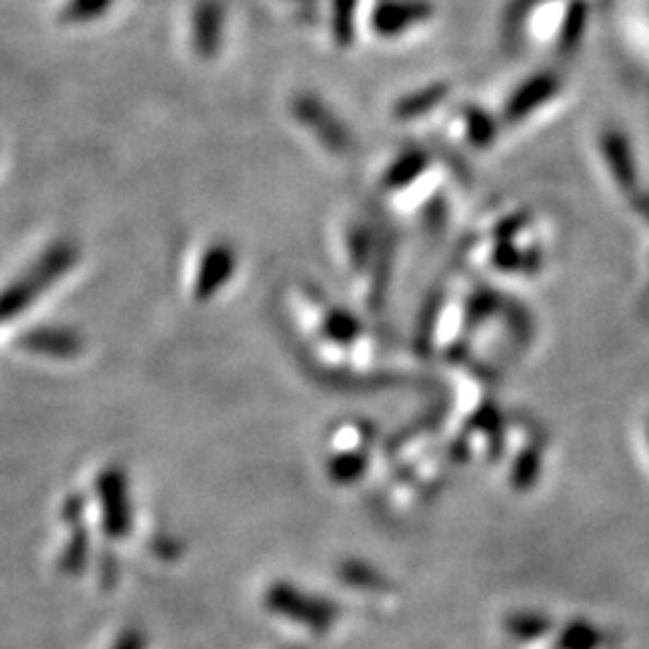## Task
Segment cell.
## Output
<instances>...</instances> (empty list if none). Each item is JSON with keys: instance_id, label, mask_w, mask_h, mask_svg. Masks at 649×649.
<instances>
[{"instance_id": "6da1fadb", "label": "cell", "mask_w": 649, "mask_h": 649, "mask_svg": "<svg viewBox=\"0 0 649 649\" xmlns=\"http://www.w3.org/2000/svg\"><path fill=\"white\" fill-rule=\"evenodd\" d=\"M77 258L79 250L73 241H58L51 248H46L29 265L27 272H22L17 280L0 292V324L25 313L34 301L44 296L61 277L75 268Z\"/></svg>"}, {"instance_id": "7a4b0ae2", "label": "cell", "mask_w": 649, "mask_h": 649, "mask_svg": "<svg viewBox=\"0 0 649 649\" xmlns=\"http://www.w3.org/2000/svg\"><path fill=\"white\" fill-rule=\"evenodd\" d=\"M236 250L229 246V243L219 241L212 243L210 248L205 250L200 258V268L195 272V282H193V296L198 301H210L215 298L222 289L229 284L231 277L236 272Z\"/></svg>"}, {"instance_id": "3957f363", "label": "cell", "mask_w": 649, "mask_h": 649, "mask_svg": "<svg viewBox=\"0 0 649 649\" xmlns=\"http://www.w3.org/2000/svg\"><path fill=\"white\" fill-rule=\"evenodd\" d=\"M224 25H226V13L224 5L219 0H200L193 10V22H191V39L193 49L205 61H212L219 56L224 44Z\"/></svg>"}, {"instance_id": "277c9868", "label": "cell", "mask_w": 649, "mask_h": 649, "mask_svg": "<svg viewBox=\"0 0 649 649\" xmlns=\"http://www.w3.org/2000/svg\"><path fill=\"white\" fill-rule=\"evenodd\" d=\"M294 115L306 127H310V133H316V137L324 147H330V152H344L346 145H350L344 125L320 99L308 95L296 97Z\"/></svg>"}, {"instance_id": "5b68a950", "label": "cell", "mask_w": 649, "mask_h": 649, "mask_svg": "<svg viewBox=\"0 0 649 649\" xmlns=\"http://www.w3.org/2000/svg\"><path fill=\"white\" fill-rule=\"evenodd\" d=\"M22 350L51 358H73L83 352V338L71 328H37L20 340Z\"/></svg>"}, {"instance_id": "8992f818", "label": "cell", "mask_w": 649, "mask_h": 649, "mask_svg": "<svg viewBox=\"0 0 649 649\" xmlns=\"http://www.w3.org/2000/svg\"><path fill=\"white\" fill-rule=\"evenodd\" d=\"M553 79L551 77H535L529 79L527 85H523L517 89V95L513 97V101H510L507 107V115L510 119H523V115L535 111L539 103H547L551 97H553Z\"/></svg>"}, {"instance_id": "52a82bcc", "label": "cell", "mask_w": 649, "mask_h": 649, "mask_svg": "<svg viewBox=\"0 0 649 649\" xmlns=\"http://www.w3.org/2000/svg\"><path fill=\"white\" fill-rule=\"evenodd\" d=\"M424 8L414 5H400V3H385L376 10L374 25L382 34V37H390V34L402 32L407 25H414L416 20H421Z\"/></svg>"}, {"instance_id": "ba28073f", "label": "cell", "mask_w": 649, "mask_h": 649, "mask_svg": "<svg viewBox=\"0 0 649 649\" xmlns=\"http://www.w3.org/2000/svg\"><path fill=\"white\" fill-rule=\"evenodd\" d=\"M322 330L332 342L350 344L358 338L362 324H358V320L354 316H350V313L330 310V313H324V318H322Z\"/></svg>"}, {"instance_id": "9c48e42d", "label": "cell", "mask_w": 649, "mask_h": 649, "mask_svg": "<svg viewBox=\"0 0 649 649\" xmlns=\"http://www.w3.org/2000/svg\"><path fill=\"white\" fill-rule=\"evenodd\" d=\"M358 0H332V37L340 46L354 41V13Z\"/></svg>"}, {"instance_id": "30bf717a", "label": "cell", "mask_w": 649, "mask_h": 649, "mask_svg": "<svg viewBox=\"0 0 649 649\" xmlns=\"http://www.w3.org/2000/svg\"><path fill=\"white\" fill-rule=\"evenodd\" d=\"M111 0H71L65 8V17L73 22H91L107 13Z\"/></svg>"}]
</instances>
